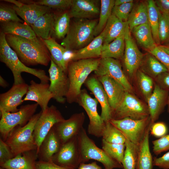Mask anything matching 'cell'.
<instances>
[{"mask_svg":"<svg viewBox=\"0 0 169 169\" xmlns=\"http://www.w3.org/2000/svg\"><path fill=\"white\" fill-rule=\"evenodd\" d=\"M38 105L37 103L23 105L18 111L14 113L0 111L1 138L5 141L14 128L25 125L35 114Z\"/></svg>","mask_w":169,"mask_h":169,"instance_id":"obj_7","label":"cell"},{"mask_svg":"<svg viewBox=\"0 0 169 169\" xmlns=\"http://www.w3.org/2000/svg\"><path fill=\"white\" fill-rule=\"evenodd\" d=\"M100 12L99 8L92 0H72L68 13L70 18L88 19Z\"/></svg>","mask_w":169,"mask_h":169,"instance_id":"obj_25","label":"cell"},{"mask_svg":"<svg viewBox=\"0 0 169 169\" xmlns=\"http://www.w3.org/2000/svg\"><path fill=\"white\" fill-rule=\"evenodd\" d=\"M77 103L84 109L89 118L88 133L97 137H102L105 122L98 113L97 100L92 98L85 90L83 89L81 90Z\"/></svg>","mask_w":169,"mask_h":169,"instance_id":"obj_10","label":"cell"},{"mask_svg":"<svg viewBox=\"0 0 169 169\" xmlns=\"http://www.w3.org/2000/svg\"><path fill=\"white\" fill-rule=\"evenodd\" d=\"M133 0H115V1L114 6H119L127 3L133 2Z\"/></svg>","mask_w":169,"mask_h":169,"instance_id":"obj_56","label":"cell"},{"mask_svg":"<svg viewBox=\"0 0 169 169\" xmlns=\"http://www.w3.org/2000/svg\"><path fill=\"white\" fill-rule=\"evenodd\" d=\"M155 56L169 69V54L157 45L148 52Z\"/></svg>","mask_w":169,"mask_h":169,"instance_id":"obj_48","label":"cell"},{"mask_svg":"<svg viewBox=\"0 0 169 169\" xmlns=\"http://www.w3.org/2000/svg\"><path fill=\"white\" fill-rule=\"evenodd\" d=\"M78 135L62 145L59 151L53 157L52 161L67 169H75L81 163Z\"/></svg>","mask_w":169,"mask_h":169,"instance_id":"obj_13","label":"cell"},{"mask_svg":"<svg viewBox=\"0 0 169 169\" xmlns=\"http://www.w3.org/2000/svg\"><path fill=\"white\" fill-rule=\"evenodd\" d=\"M41 113L42 110L35 114L25 125L15 127L9 134L5 141L10 148L14 157L25 152L37 151L33 133Z\"/></svg>","mask_w":169,"mask_h":169,"instance_id":"obj_5","label":"cell"},{"mask_svg":"<svg viewBox=\"0 0 169 169\" xmlns=\"http://www.w3.org/2000/svg\"><path fill=\"white\" fill-rule=\"evenodd\" d=\"M102 149L109 156L121 164L125 149V144L111 143L102 139Z\"/></svg>","mask_w":169,"mask_h":169,"instance_id":"obj_42","label":"cell"},{"mask_svg":"<svg viewBox=\"0 0 169 169\" xmlns=\"http://www.w3.org/2000/svg\"><path fill=\"white\" fill-rule=\"evenodd\" d=\"M102 139L111 143L124 144L126 138L122 132L110 121L105 122Z\"/></svg>","mask_w":169,"mask_h":169,"instance_id":"obj_41","label":"cell"},{"mask_svg":"<svg viewBox=\"0 0 169 169\" xmlns=\"http://www.w3.org/2000/svg\"><path fill=\"white\" fill-rule=\"evenodd\" d=\"M49 74V90L54 95L53 99L61 104L66 101V97L69 88V81L67 73L56 64L51 58L48 70Z\"/></svg>","mask_w":169,"mask_h":169,"instance_id":"obj_12","label":"cell"},{"mask_svg":"<svg viewBox=\"0 0 169 169\" xmlns=\"http://www.w3.org/2000/svg\"><path fill=\"white\" fill-rule=\"evenodd\" d=\"M153 151L156 155L169 150V134L152 141Z\"/></svg>","mask_w":169,"mask_h":169,"instance_id":"obj_47","label":"cell"},{"mask_svg":"<svg viewBox=\"0 0 169 169\" xmlns=\"http://www.w3.org/2000/svg\"><path fill=\"white\" fill-rule=\"evenodd\" d=\"M94 72L97 77L104 75L110 77L121 84L127 92L132 93V87L123 71L119 60L100 57L98 67Z\"/></svg>","mask_w":169,"mask_h":169,"instance_id":"obj_14","label":"cell"},{"mask_svg":"<svg viewBox=\"0 0 169 169\" xmlns=\"http://www.w3.org/2000/svg\"><path fill=\"white\" fill-rule=\"evenodd\" d=\"M127 22L130 31L135 27L148 23L146 1H140L134 4Z\"/></svg>","mask_w":169,"mask_h":169,"instance_id":"obj_33","label":"cell"},{"mask_svg":"<svg viewBox=\"0 0 169 169\" xmlns=\"http://www.w3.org/2000/svg\"><path fill=\"white\" fill-rule=\"evenodd\" d=\"M160 47L166 52L169 54V45H159Z\"/></svg>","mask_w":169,"mask_h":169,"instance_id":"obj_58","label":"cell"},{"mask_svg":"<svg viewBox=\"0 0 169 169\" xmlns=\"http://www.w3.org/2000/svg\"><path fill=\"white\" fill-rule=\"evenodd\" d=\"M128 24L112 14L105 28L106 31L103 44L109 43L118 37L126 29Z\"/></svg>","mask_w":169,"mask_h":169,"instance_id":"obj_35","label":"cell"},{"mask_svg":"<svg viewBox=\"0 0 169 169\" xmlns=\"http://www.w3.org/2000/svg\"><path fill=\"white\" fill-rule=\"evenodd\" d=\"M48 83H38L33 80L30 82L28 91L23 102L30 100L35 101L39 105L41 110L44 111L48 106V103L54 95L49 90Z\"/></svg>","mask_w":169,"mask_h":169,"instance_id":"obj_19","label":"cell"},{"mask_svg":"<svg viewBox=\"0 0 169 169\" xmlns=\"http://www.w3.org/2000/svg\"><path fill=\"white\" fill-rule=\"evenodd\" d=\"M106 33V31L104 28L102 32L86 46L78 50L72 51L69 56V62L81 59L100 58Z\"/></svg>","mask_w":169,"mask_h":169,"instance_id":"obj_21","label":"cell"},{"mask_svg":"<svg viewBox=\"0 0 169 169\" xmlns=\"http://www.w3.org/2000/svg\"><path fill=\"white\" fill-rule=\"evenodd\" d=\"M62 145L53 126L42 141L37 152L38 161H51L53 156L59 151Z\"/></svg>","mask_w":169,"mask_h":169,"instance_id":"obj_23","label":"cell"},{"mask_svg":"<svg viewBox=\"0 0 169 169\" xmlns=\"http://www.w3.org/2000/svg\"><path fill=\"white\" fill-rule=\"evenodd\" d=\"M155 79L157 84L162 88L169 90V69L159 75Z\"/></svg>","mask_w":169,"mask_h":169,"instance_id":"obj_52","label":"cell"},{"mask_svg":"<svg viewBox=\"0 0 169 169\" xmlns=\"http://www.w3.org/2000/svg\"><path fill=\"white\" fill-rule=\"evenodd\" d=\"M140 68L146 74L155 79L168 70L167 68L155 56L148 52L144 54Z\"/></svg>","mask_w":169,"mask_h":169,"instance_id":"obj_32","label":"cell"},{"mask_svg":"<svg viewBox=\"0 0 169 169\" xmlns=\"http://www.w3.org/2000/svg\"><path fill=\"white\" fill-rule=\"evenodd\" d=\"M85 115L83 112L72 115L54 126L62 145L78 135L83 127Z\"/></svg>","mask_w":169,"mask_h":169,"instance_id":"obj_16","label":"cell"},{"mask_svg":"<svg viewBox=\"0 0 169 169\" xmlns=\"http://www.w3.org/2000/svg\"><path fill=\"white\" fill-rule=\"evenodd\" d=\"M148 14V23L153 38L157 45H160L158 31L160 12L153 0H146Z\"/></svg>","mask_w":169,"mask_h":169,"instance_id":"obj_36","label":"cell"},{"mask_svg":"<svg viewBox=\"0 0 169 169\" xmlns=\"http://www.w3.org/2000/svg\"><path fill=\"white\" fill-rule=\"evenodd\" d=\"M5 37L8 44L26 66L41 64L46 66L50 62V55L45 46L16 35L6 34Z\"/></svg>","mask_w":169,"mask_h":169,"instance_id":"obj_1","label":"cell"},{"mask_svg":"<svg viewBox=\"0 0 169 169\" xmlns=\"http://www.w3.org/2000/svg\"><path fill=\"white\" fill-rule=\"evenodd\" d=\"M125 29L110 43L103 44L101 57L118 60L123 58L125 48Z\"/></svg>","mask_w":169,"mask_h":169,"instance_id":"obj_31","label":"cell"},{"mask_svg":"<svg viewBox=\"0 0 169 169\" xmlns=\"http://www.w3.org/2000/svg\"><path fill=\"white\" fill-rule=\"evenodd\" d=\"M8 84L6 80L1 76H0V85L2 87L6 88L8 86Z\"/></svg>","mask_w":169,"mask_h":169,"instance_id":"obj_57","label":"cell"},{"mask_svg":"<svg viewBox=\"0 0 169 169\" xmlns=\"http://www.w3.org/2000/svg\"><path fill=\"white\" fill-rule=\"evenodd\" d=\"M1 31L5 34H13L31 40L41 46H45L43 41L36 35L31 26L19 22L2 23Z\"/></svg>","mask_w":169,"mask_h":169,"instance_id":"obj_24","label":"cell"},{"mask_svg":"<svg viewBox=\"0 0 169 169\" xmlns=\"http://www.w3.org/2000/svg\"><path fill=\"white\" fill-rule=\"evenodd\" d=\"M72 2V0H42L34 3L50 9L64 10L70 8Z\"/></svg>","mask_w":169,"mask_h":169,"instance_id":"obj_46","label":"cell"},{"mask_svg":"<svg viewBox=\"0 0 169 169\" xmlns=\"http://www.w3.org/2000/svg\"><path fill=\"white\" fill-rule=\"evenodd\" d=\"M78 169H101V168L95 162H94L89 164L81 163Z\"/></svg>","mask_w":169,"mask_h":169,"instance_id":"obj_55","label":"cell"},{"mask_svg":"<svg viewBox=\"0 0 169 169\" xmlns=\"http://www.w3.org/2000/svg\"><path fill=\"white\" fill-rule=\"evenodd\" d=\"M14 157L9 146L1 138H0V165Z\"/></svg>","mask_w":169,"mask_h":169,"instance_id":"obj_49","label":"cell"},{"mask_svg":"<svg viewBox=\"0 0 169 169\" xmlns=\"http://www.w3.org/2000/svg\"><path fill=\"white\" fill-rule=\"evenodd\" d=\"M135 76L138 88L147 102L154 88L152 79L140 69L136 72Z\"/></svg>","mask_w":169,"mask_h":169,"instance_id":"obj_39","label":"cell"},{"mask_svg":"<svg viewBox=\"0 0 169 169\" xmlns=\"http://www.w3.org/2000/svg\"><path fill=\"white\" fill-rule=\"evenodd\" d=\"M78 136L81 163L93 159L102 163L105 169L123 168L121 164L111 157L102 149L96 145L88 136L84 128Z\"/></svg>","mask_w":169,"mask_h":169,"instance_id":"obj_6","label":"cell"},{"mask_svg":"<svg viewBox=\"0 0 169 169\" xmlns=\"http://www.w3.org/2000/svg\"><path fill=\"white\" fill-rule=\"evenodd\" d=\"M43 41L46 47L50 53L51 58L65 72L67 73L68 64L65 62L64 57L66 49L61 44L58 43L53 37Z\"/></svg>","mask_w":169,"mask_h":169,"instance_id":"obj_34","label":"cell"},{"mask_svg":"<svg viewBox=\"0 0 169 169\" xmlns=\"http://www.w3.org/2000/svg\"><path fill=\"white\" fill-rule=\"evenodd\" d=\"M65 119L56 106H48L41 115L35 124L33 135L37 147V152L42 141L56 123Z\"/></svg>","mask_w":169,"mask_h":169,"instance_id":"obj_11","label":"cell"},{"mask_svg":"<svg viewBox=\"0 0 169 169\" xmlns=\"http://www.w3.org/2000/svg\"><path fill=\"white\" fill-rule=\"evenodd\" d=\"M100 58L81 59L69 63L67 73L70 85L66 97V101L68 103L78 102L82 84L89 74L96 69Z\"/></svg>","mask_w":169,"mask_h":169,"instance_id":"obj_2","label":"cell"},{"mask_svg":"<svg viewBox=\"0 0 169 169\" xmlns=\"http://www.w3.org/2000/svg\"><path fill=\"white\" fill-rule=\"evenodd\" d=\"M110 121L122 132L126 138L138 146L151 124L149 116L140 120L126 117L120 120L111 119Z\"/></svg>","mask_w":169,"mask_h":169,"instance_id":"obj_9","label":"cell"},{"mask_svg":"<svg viewBox=\"0 0 169 169\" xmlns=\"http://www.w3.org/2000/svg\"><path fill=\"white\" fill-rule=\"evenodd\" d=\"M144 54L138 48L127 25L125 34V48L123 56L125 67L128 75L132 77L139 69Z\"/></svg>","mask_w":169,"mask_h":169,"instance_id":"obj_15","label":"cell"},{"mask_svg":"<svg viewBox=\"0 0 169 169\" xmlns=\"http://www.w3.org/2000/svg\"><path fill=\"white\" fill-rule=\"evenodd\" d=\"M6 34L0 33V60L11 71L13 76L14 84L24 83L21 74L26 72L37 77L43 83H48L49 77L42 69L27 67L20 60L14 51L9 46L6 39Z\"/></svg>","mask_w":169,"mask_h":169,"instance_id":"obj_3","label":"cell"},{"mask_svg":"<svg viewBox=\"0 0 169 169\" xmlns=\"http://www.w3.org/2000/svg\"><path fill=\"white\" fill-rule=\"evenodd\" d=\"M55 15L49 12L39 17L30 26L37 36L43 40L53 34Z\"/></svg>","mask_w":169,"mask_h":169,"instance_id":"obj_28","label":"cell"},{"mask_svg":"<svg viewBox=\"0 0 169 169\" xmlns=\"http://www.w3.org/2000/svg\"><path fill=\"white\" fill-rule=\"evenodd\" d=\"M168 96V91L163 89L157 84H155L147 102L151 124L155 122L162 112L167 103Z\"/></svg>","mask_w":169,"mask_h":169,"instance_id":"obj_22","label":"cell"},{"mask_svg":"<svg viewBox=\"0 0 169 169\" xmlns=\"http://www.w3.org/2000/svg\"><path fill=\"white\" fill-rule=\"evenodd\" d=\"M36 166L37 169H67L56 164L52 161L45 162L38 161Z\"/></svg>","mask_w":169,"mask_h":169,"instance_id":"obj_53","label":"cell"},{"mask_svg":"<svg viewBox=\"0 0 169 169\" xmlns=\"http://www.w3.org/2000/svg\"><path fill=\"white\" fill-rule=\"evenodd\" d=\"M84 83L100 104L101 118L105 122L110 121L112 119V111L103 85L95 75L88 78Z\"/></svg>","mask_w":169,"mask_h":169,"instance_id":"obj_18","label":"cell"},{"mask_svg":"<svg viewBox=\"0 0 169 169\" xmlns=\"http://www.w3.org/2000/svg\"><path fill=\"white\" fill-rule=\"evenodd\" d=\"M114 0H101L99 18L94 30L95 37L99 35L104 29L112 15L115 5Z\"/></svg>","mask_w":169,"mask_h":169,"instance_id":"obj_37","label":"cell"},{"mask_svg":"<svg viewBox=\"0 0 169 169\" xmlns=\"http://www.w3.org/2000/svg\"><path fill=\"white\" fill-rule=\"evenodd\" d=\"M97 78L106 93L112 111L122 102L127 91L121 84L108 76L104 75Z\"/></svg>","mask_w":169,"mask_h":169,"instance_id":"obj_20","label":"cell"},{"mask_svg":"<svg viewBox=\"0 0 169 169\" xmlns=\"http://www.w3.org/2000/svg\"><path fill=\"white\" fill-rule=\"evenodd\" d=\"M134 5L133 2L119 6H114L112 10V14L122 21L127 22L129 14Z\"/></svg>","mask_w":169,"mask_h":169,"instance_id":"obj_44","label":"cell"},{"mask_svg":"<svg viewBox=\"0 0 169 169\" xmlns=\"http://www.w3.org/2000/svg\"><path fill=\"white\" fill-rule=\"evenodd\" d=\"M0 22L1 23L10 22H24L18 16L13 8L2 5L0 6Z\"/></svg>","mask_w":169,"mask_h":169,"instance_id":"obj_45","label":"cell"},{"mask_svg":"<svg viewBox=\"0 0 169 169\" xmlns=\"http://www.w3.org/2000/svg\"><path fill=\"white\" fill-rule=\"evenodd\" d=\"M0 169H4L2 167L0 166Z\"/></svg>","mask_w":169,"mask_h":169,"instance_id":"obj_60","label":"cell"},{"mask_svg":"<svg viewBox=\"0 0 169 169\" xmlns=\"http://www.w3.org/2000/svg\"><path fill=\"white\" fill-rule=\"evenodd\" d=\"M151 124L139 146L136 169H153V159L150 151L149 137Z\"/></svg>","mask_w":169,"mask_h":169,"instance_id":"obj_29","label":"cell"},{"mask_svg":"<svg viewBox=\"0 0 169 169\" xmlns=\"http://www.w3.org/2000/svg\"><path fill=\"white\" fill-rule=\"evenodd\" d=\"M131 32L138 44L147 52L157 46L154 39L148 23L135 27Z\"/></svg>","mask_w":169,"mask_h":169,"instance_id":"obj_30","label":"cell"},{"mask_svg":"<svg viewBox=\"0 0 169 169\" xmlns=\"http://www.w3.org/2000/svg\"><path fill=\"white\" fill-rule=\"evenodd\" d=\"M28 86L25 82L13 84L7 91L0 95V111L14 113L18 111V106L23 102V98L26 95Z\"/></svg>","mask_w":169,"mask_h":169,"instance_id":"obj_17","label":"cell"},{"mask_svg":"<svg viewBox=\"0 0 169 169\" xmlns=\"http://www.w3.org/2000/svg\"><path fill=\"white\" fill-rule=\"evenodd\" d=\"M158 34L160 43L169 42V14L160 12Z\"/></svg>","mask_w":169,"mask_h":169,"instance_id":"obj_43","label":"cell"},{"mask_svg":"<svg viewBox=\"0 0 169 169\" xmlns=\"http://www.w3.org/2000/svg\"><path fill=\"white\" fill-rule=\"evenodd\" d=\"M153 165L162 169H169V151L159 157H154Z\"/></svg>","mask_w":169,"mask_h":169,"instance_id":"obj_51","label":"cell"},{"mask_svg":"<svg viewBox=\"0 0 169 169\" xmlns=\"http://www.w3.org/2000/svg\"><path fill=\"white\" fill-rule=\"evenodd\" d=\"M112 119L120 120L129 117L140 120L149 116L147 105L132 93L127 91L120 105L112 113Z\"/></svg>","mask_w":169,"mask_h":169,"instance_id":"obj_8","label":"cell"},{"mask_svg":"<svg viewBox=\"0 0 169 169\" xmlns=\"http://www.w3.org/2000/svg\"><path fill=\"white\" fill-rule=\"evenodd\" d=\"M155 1L161 13L169 14V0H156Z\"/></svg>","mask_w":169,"mask_h":169,"instance_id":"obj_54","label":"cell"},{"mask_svg":"<svg viewBox=\"0 0 169 169\" xmlns=\"http://www.w3.org/2000/svg\"><path fill=\"white\" fill-rule=\"evenodd\" d=\"M125 144V149L121 162L123 168L124 169H136L139 146L127 138Z\"/></svg>","mask_w":169,"mask_h":169,"instance_id":"obj_38","label":"cell"},{"mask_svg":"<svg viewBox=\"0 0 169 169\" xmlns=\"http://www.w3.org/2000/svg\"><path fill=\"white\" fill-rule=\"evenodd\" d=\"M70 18L68 12H64L55 17L53 35L58 39H62L67 34L70 27Z\"/></svg>","mask_w":169,"mask_h":169,"instance_id":"obj_40","label":"cell"},{"mask_svg":"<svg viewBox=\"0 0 169 169\" xmlns=\"http://www.w3.org/2000/svg\"><path fill=\"white\" fill-rule=\"evenodd\" d=\"M167 132V126L164 122H158L151 124L150 132L155 137L161 138L166 135Z\"/></svg>","mask_w":169,"mask_h":169,"instance_id":"obj_50","label":"cell"},{"mask_svg":"<svg viewBox=\"0 0 169 169\" xmlns=\"http://www.w3.org/2000/svg\"><path fill=\"white\" fill-rule=\"evenodd\" d=\"M98 20L75 18L61 45L67 51H74L88 45L95 38L94 30Z\"/></svg>","mask_w":169,"mask_h":169,"instance_id":"obj_4","label":"cell"},{"mask_svg":"<svg viewBox=\"0 0 169 169\" xmlns=\"http://www.w3.org/2000/svg\"><path fill=\"white\" fill-rule=\"evenodd\" d=\"M37 151H31L19 154L0 166L4 169H37Z\"/></svg>","mask_w":169,"mask_h":169,"instance_id":"obj_27","label":"cell"},{"mask_svg":"<svg viewBox=\"0 0 169 169\" xmlns=\"http://www.w3.org/2000/svg\"><path fill=\"white\" fill-rule=\"evenodd\" d=\"M167 104L168 105L167 111L169 113V95L168 96Z\"/></svg>","mask_w":169,"mask_h":169,"instance_id":"obj_59","label":"cell"},{"mask_svg":"<svg viewBox=\"0 0 169 169\" xmlns=\"http://www.w3.org/2000/svg\"><path fill=\"white\" fill-rule=\"evenodd\" d=\"M12 8L24 22L30 26L39 17L50 12V9L48 7L38 5L34 2L28 4L22 3L19 6L14 5Z\"/></svg>","mask_w":169,"mask_h":169,"instance_id":"obj_26","label":"cell"}]
</instances>
